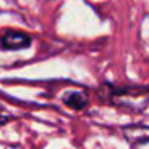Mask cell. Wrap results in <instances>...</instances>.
<instances>
[{
  "label": "cell",
  "mask_w": 149,
  "mask_h": 149,
  "mask_svg": "<svg viewBox=\"0 0 149 149\" xmlns=\"http://www.w3.org/2000/svg\"><path fill=\"white\" fill-rule=\"evenodd\" d=\"M116 98L120 104L123 106H130L133 109H138V106L135 104V100L136 101H141V103L148 104L149 101V93L146 90H135V88H128V90H119L116 91Z\"/></svg>",
  "instance_id": "cell-2"
},
{
  "label": "cell",
  "mask_w": 149,
  "mask_h": 149,
  "mask_svg": "<svg viewBox=\"0 0 149 149\" xmlns=\"http://www.w3.org/2000/svg\"><path fill=\"white\" fill-rule=\"evenodd\" d=\"M63 101L72 109H84L87 106V96L82 91H68L63 96Z\"/></svg>",
  "instance_id": "cell-3"
},
{
  "label": "cell",
  "mask_w": 149,
  "mask_h": 149,
  "mask_svg": "<svg viewBox=\"0 0 149 149\" xmlns=\"http://www.w3.org/2000/svg\"><path fill=\"white\" fill-rule=\"evenodd\" d=\"M31 37L26 32L18 31H8L0 39V47L3 50H24L31 45Z\"/></svg>",
  "instance_id": "cell-1"
},
{
  "label": "cell",
  "mask_w": 149,
  "mask_h": 149,
  "mask_svg": "<svg viewBox=\"0 0 149 149\" xmlns=\"http://www.w3.org/2000/svg\"><path fill=\"white\" fill-rule=\"evenodd\" d=\"M127 138L135 141H149V127H128L123 130Z\"/></svg>",
  "instance_id": "cell-4"
}]
</instances>
